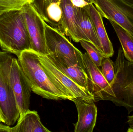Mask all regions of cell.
<instances>
[{
    "instance_id": "1",
    "label": "cell",
    "mask_w": 133,
    "mask_h": 132,
    "mask_svg": "<svg viewBox=\"0 0 133 132\" xmlns=\"http://www.w3.org/2000/svg\"><path fill=\"white\" fill-rule=\"evenodd\" d=\"M17 57L19 64L29 81L34 93L49 100L71 101L62 87L45 72L38 53L32 50H25Z\"/></svg>"
},
{
    "instance_id": "2",
    "label": "cell",
    "mask_w": 133,
    "mask_h": 132,
    "mask_svg": "<svg viewBox=\"0 0 133 132\" xmlns=\"http://www.w3.org/2000/svg\"><path fill=\"white\" fill-rule=\"evenodd\" d=\"M0 46L18 56L31 50V43L22 8L0 14Z\"/></svg>"
},
{
    "instance_id": "3",
    "label": "cell",
    "mask_w": 133,
    "mask_h": 132,
    "mask_svg": "<svg viewBox=\"0 0 133 132\" xmlns=\"http://www.w3.org/2000/svg\"><path fill=\"white\" fill-rule=\"evenodd\" d=\"M114 70L115 76L110 84L111 94L105 100L124 107L130 114L133 111V63L125 58L121 47L114 62Z\"/></svg>"
},
{
    "instance_id": "4",
    "label": "cell",
    "mask_w": 133,
    "mask_h": 132,
    "mask_svg": "<svg viewBox=\"0 0 133 132\" xmlns=\"http://www.w3.org/2000/svg\"><path fill=\"white\" fill-rule=\"evenodd\" d=\"M14 57L0 51V105L4 117V124L14 125L19 118V112L11 87L10 75Z\"/></svg>"
},
{
    "instance_id": "5",
    "label": "cell",
    "mask_w": 133,
    "mask_h": 132,
    "mask_svg": "<svg viewBox=\"0 0 133 132\" xmlns=\"http://www.w3.org/2000/svg\"><path fill=\"white\" fill-rule=\"evenodd\" d=\"M102 17L116 22L133 36V7L122 0H91Z\"/></svg>"
},
{
    "instance_id": "6",
    "label": "cell",
    "mask_w": 133,
    "mask_h": 132,
    "mask_svg": "<svg viewBox=\"0 0 133 132\" xmlns=\"http://www.w3.org/2000/svg\"><path fill=\"white\" fill-rule=\"evenodd\" d=\"M46 45L48 54L66 57L74 64L84 68L83 54L68 40L65 35L45 22Z\"/></svg>"
},
{
    "instance_id": "7",
    "label": "cell",
    "mask_w": 133,
    "mask_h": 132,
    "mask_svg": "<svg viewBox=\"0 0 133 132\" xmlns=\"http://www.w3.org/2000/svg\"><path fill=\"white\" fill-rule=\"evenodd\" d=\"M10 81L21 118L29 110L32 90L18 59L14 57L11 67Z\"/></svg>"
},
{
    "instance_id": "8",
    "label": "cell",
    "mask_w": 133,
    "mask_h": 132,
    "mask_svg": "<svg viewBox=\"0 0 133 132\" xmlns=\"http://www.w3.org/2000/svg\"><path fill=\"white\" fill-rule=\"evenodd\" d=\"M31 43V50L38 54L48 55L45 37V22L30 4L22 8Z\"/></svg>"
},
{
    "instance_id": "9",
    "label": "cell",
    "mask_w": 133,
    "mask_h": 132,
    "mask_svg": "<svg viewBox=\"0 0 133 132\" xmlns=\"http://www.w3.org/2000/svg\"><path fill=\"white\" fill-rule=\"evenodd\" d=\"M38 54L40 61L45 72L62 87L71 101H73L76 98H91L93 100V97L88 91L58 69L47 56Z\"/></svg>"
},
{
    "instance_id": "10",
    "label": "cell",
    "mask_w": 133,
    "mask_h": 132,
    "mask_svg": "<svg viewBox=\"0 0 133 132\" xmlns=\"http://www.w3.org/2000/svg\"><path fill=\"white\" fill-rule=\"evenodd\" d=\"M84 69L87 76L88 91L94 102L105 98L111 94V86L105 80L100 67L95 64L87 53L83 54Z\"/></svg>"
},
{
    "instance_id": "11",
    "label": "cell",
    "mask_w": 133,
    "mask_h": 132,
    "mask_svg": "<svg viewBox=\"0 0 133 132\" xmlns=\"http://www.w3.org/2000/svg\"><path fill=\"white\" fill-rule=\"evenodd\" d=\"M61 1V0H34L30 4L47 25L66 35Z\"/></svg>"
},
{
    "instance_id": "12",
    "label": "cell",
    "mask_w": 133,
    "mask_h": 132,
    "mask_svg": "<svg viewBox=\"0 0 133 132\" xmlns=\"http://www.w3.org/2000/svg\"><path fill=\"white\" fill-rule=\"evenodd\" d=\"M78 112V120L74 124L75 132H92L96 125L97 109L91 98H76L73 100Z\"/></svg>"
},
{
    "instance_id": "13",
    "label": "cell",
    "mask_w": 133,
    "mask_h": 132,
    "mask_svg": "<svg viewBox=\"0 0 133 132\" xmlns=\"http://www.w3.org/2000/svg\"><path fill=\"white\" fill-rule=\"evenodd\" d=\"M47 56L58 69L79 86L88 91L87 76L84 68L75 65L66 57L56 56L51 54Z\"/></svg>"
},
{
    "instance_id": "14",
    "label": "cell",
    "mask_w": 133,
    "mask_h": 132,
    "mask_svg": "<svg viewBox=\"0 0 133 132\" xmlns=\"http://www.w3.org/2000/svg\"><path fill=\"white\" fill-rule=\"evenodd\" d=\"M85 8L94 23L102 53L105 57H112L114 53L113 46L105 30L102 16L93 4Z\"/></svg>"
},
{
    "instance_id": "15",
    "label": "cell",
    "mask_w": 133,
    "mask_h": 132,
    "mask_svg": "<svg viewBox=\"0 0 133 132\" xmlns=\"http://www.w3.org/2000/svg\"><path fill=\"white\" fill-rule=\"evenodd\" d=\"M61 6L66 26V36L75 42H79L81 40L89 42L78 26L75 16L74 7L70 1L61 0Z\"/></svg>"
},
{
    "instance_id": "16",
    "label": "cell",
    "mask_w": 133,
    "mask_h": 132,
    "mask_svg": "<svg viewBox=\"0 0 133 132\" xmlns=\"http://www.w3.org/2000/svg\"><path fill=\"white\" fill-rule=\"evenodd\" d=\"M74 12L77 22L81 31L88 41L102 53L94 25L87 9L86 8L74 7Z\"/></svg>"
},
{
    "instance_id": "17",
    "label": "cell",
    "mask_w": 133,
    "mask_h": 132,
    "mask_svg": "<svg viewBox=\"0 0 133 132\" xmlns=\"http://www.w3.org/2000/svg\"><path fill=\"white\" fill-rule=\"evenodd\" d=\"M42 124L37 112L29 110L19 118L11 132H50Z\"/></svg>"
},
{
    "instance_id": "18",
    "label": "cell",
    "mask_w": 133,
    "mask_h": 132,
    "mask_svg": "<svg viewBox=\"0 0 133 132\" xmlns=\"http://www.w3.org/2000/svg\"><path fill=\"white\" fill-rule=\"evenodd\" d=\"M116 33L122 45L125 58L133 63V36L116 22L109 21Z\"/></svg>"
},
{
    "instance_id": "19",
    "label": "cell",
    "mask_w": 133,
    "mask_h": 132,
    "mask_svg": "<svg viewBox=\"0 0 133 132\" xmlns=\"http://www.w3.org/2000/svg\"><path fill=\"white\" fill-rule=\"evenodd\" d=\"M79 42L83 48L87 51L92 62L98 67H101L102 60L105 58L104 54L90 42L81 40Z\"/></svg>"
},
{
    "instance_id": "20",
    "label": "cell",
    "mask_w": 133,
    "mask_h": 132,
    "mask_svg": "<svg viewBox=\"0 0 133 132\" xmlns=\"http://www.w3.org/2000/svg\"><path fill=\"white\" fill-rule=\"evenodd\" d=\"M34 0H0V14L13 10L21 9L25 5Z\"/></svg>"
},
{
    "instance_id": "21",
    "label": "cell",
    "mask_w": 133,
    "mask_h": 132,
    "mask_svg": "<svg viewBox=\"0 0 133 132\" xmlns=\"http://www.w3.org/2000/svg\"><path fill=\"white\" fill-rule=\"evenodd\" d=\"M101 71L109 84L113 82L115 76L114 62L110 58L105 57L102 60L101 66Z\"/></svg>"
},
{
    "instance_id": "22",
    "label": "cell",
    "mask_w": 133,
    "mask_h": 132,
    "mask_svg": "<svg viewBox=\"0 0 133 132\" xmlns=\"http://www.w3.org/2000/svg\"><path fill=\"white\" fill-rule=\"evenodd\" d=\"M73 6L75 7L85 8L91 4L84 0H70Z\"/></svg>"
},
{
    "instance_id": "23",
    "label": "cell",
    "mask_w": 133,
    "mask_h": 132,
    "mask_svg": "<svg viewBox=\"0 0 133 132\" xmlns=\"http://www.w3.org/2000/svg\"><path fill=\"white\" fill-rule=\"evenodd\" d=\"M127 122L129 125L127 131L133 132V114L128 117Z\"/></svg>"
},
{
    "instance_id": "24",
    "label": "cell",
    "mask_w": 133,
    "mask_h": 132,
    "mask_svg": "<svg viewBox=\"0 0 133 132\" xmlns=\"http://www.w3.org/2000/svg\"><path fill=\"white\" fill-rule=\"evenodd\" d=\"M0 132H11V127L9 126L0 124Z\"/></svg>"
},
{
    "instance_id": "25",
    "label": "cell",
    "mask_w": 133,
    "mask_h": 132,
    "mask_svg": "<svg viewBox=\"0 0 133 132\" xmlns=\"http://www.w3.org/2000/svg\"><path fill=\"white\" fill-rule=\"evenodd\" d=\"M1 122H2L4 124L5 119L4 114L2 112V109L0 105V123Z\"/></svg>"
},
{
    "instance_id": "26",
    "label": "cell",
    "mask_w": 133,
    "mask_h": 132,
    "mask_svg": "<svg viewBox=\"0 0 133 132\" xmlns=\"http://www.w3.org/2000/svg\"><path fill=\"white\" fill-rule=\"evenodd\" d=\"M122 1L133 7V0H122Z\"/></svg>"
},
{
    "instance_id": "27",
    "label": "cell",
    "mask_w": 133,
    "mask_h": 132,
    "mask_svg": "<svg viewBox=\"0 0 133 132\" xmlns=\"http://www.w3.org/2000/svg\"><path fill=\"white\" fill-rule=\"evenodd\" d=\"M84 1H86V2H88L89 4H92V2H91V0H84Z\"/></svg>"
}]
</instances>
